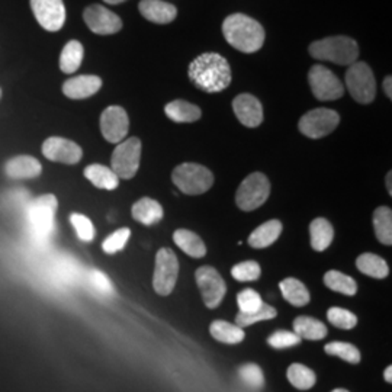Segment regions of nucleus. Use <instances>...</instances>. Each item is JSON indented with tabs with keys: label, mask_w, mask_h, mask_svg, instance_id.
Here are the masks:
<instances>
[{
	"label": "nucleus",
	"mask_w": 392,
	"mask_h": 392,
	"mask_svg": "<svg viewBox=\"0 0 392 392\" xmlns=\"http://www.w3.org/2000/svg\"><path fill=\"white\" fill-rule=\"evenodd\" d=\"M188 76L198 89L207 93H219L230 86L231 67L222 55L205 52L189 64Z\"/></svg>",
	"instance_id": "obj_1"
},
{
	"label": "nucleus",
	"mask_w": 392,
	"mask_h": 392,
	"mask_svg": "<svg viewBox=\"0 0 392 392\" xmlns=\"http://www.w3.org/2000/svg\"><path fill=\"white\" fill-rule=\"evenodd\" d=\"M222 34L227 42L246 54L259 51L265 44L263 26L244 13H233L222 22Z\"/></svg>",
	"instance_id": "obj_2"
},
{
	"label": "nucleus",
	"mask_w": 392,
	"mask_h": 392,
	"mask_svg": "<svg viewBox=\"0 0 392 392\" xmlns=\"http://www.w3.org/2000/svg\"><path fill=\"white\" fill-rule=\"evenodd\" d=\"M308 52L316 60L330 62L339 66H352L357 62L359 45L349 37L338 35L314 41L308 48Z\"/></svg>",
	"instance_id": "obj_3"
},
{
	"label": "nucleus",
	"mask_w": 392,
	"mask_h": 392,
	"mask_svg": "<svg viewBox=\"0 0 392 392\" xmlns=\"http://www.w3.org/2000/svg\"><path fill=\"white\" fill-rule=\"evenodd\" d=\"M57 205L59 204L54 195H41L26 204L28 227H30L35 243L44 244L51 237Z\"/></svg>",
	"instance_id": "obj_4"
},
{
	"label": "nucleus",
	"mask_w": 392,
	"mask_h": 392,
	"mask_svg": "<svg viewBox=\"0 0 392 392\" xmlns=\"http://www.w3.org/2000/svg\"><path fill=\"white\" fill-rule=\"evenodd\" d=\"M176 188L186 195H201L209 190L214 176L205 166L196 163H183L178 166L172 175Z\"/></svg>",
	"instance_id": "obj_5"
},
{
	"label": "nucleus",
	"mask_w": 392,
	"mask_h": 392,
	"mask_svg": "<svg viewBox=\"0 0 392 392\" xmlns=\"http://www.w3.org/2000/svg\"><path fill=\"white\" fill-rule=\"evenodd\" d=\"M346 86L352 98L363 105L374 102L376 96V80L372 69L363 62H356L346 71Z\"/></svg>",
	"instance_id": "obj_6"
},
{
	"label": "nucleus",
	"mask_w": 392,
	"mask_h": 392,
	"mask_svg": "<svg viewBox=\"0 0 392 392\" xmlns=\"http://www.w3.org/2000/svg\"><path fill=\"white\" fill-rule=\"evenodd\" d=\"M270 195L269 179L263 173H251L240 185L236 204L243 211H255L262 207Z\"/></svg>",
	"instance_id": "obj_7"
},
{
	"label": "nucleus",
	"mask_w": 392,
	"mask_h": 392,
	"mask_svg": "<svg viewBox=\"0 0 392 392\" xmlns=\"http://www.w3.org/2000/svg\"><path fill=\"white\" fill-rule=\"evenodd\" d=\"M142 160V142L137 137H131L121 142L114 150L110 158V169L120 179H132Z\"/></svg>",
	"instance_id": "obj_8"
},
{
	"label": "nucleus",
	"mask_w": 392,
	"mask_h": 392,
	"mask_svg": "<svg viewBox=\"0 0 392 392\" xmlns=\"http://www.w3.org/2000/svg\"><path fill=\"white\" fill-rule=\"evenodd\" d=\"M179 275V262L173 250L160 248L156 256L153 288L158 295L172 294Z\"/></svg>",
	"instance_id": "obj_9"
},
{
	"label": "nucleus",
	"mask_w": 392,
	"mask_h": 392,
	"mask_svg": "<svg viewBox=\"0 0 392 392\" xmlns=\"http://www.w3.org/2000/svg\"><path fill=\"white\" fill-rule=\"evenodd\" d=\"M339 122H340V115L338 112L327 108H317L302 115L298 127L305 137L318 139L331 134L335 128H338Z\"/></svg>",
	"instance_id": "obj_10"
},
{
	"label": "nucleus",
	"mask_w": 392,
	"mask_h": 392,
	"mask_svg": "<svg viewBox=\"0 0 392 392\" xmlns=\"http://www.w3.org/2000/svg\"><path fill=\"white\" fill-rule=\"evenodd\" d=\"M308 81L313 95L318 100H338L345 95L340 79L324 66H313L308 73Z\"/></svg>",
	"instance_id": "obj_11"
},
{
	"label": "nucleus",
	"mask_w": 392,
	"mask_h": 392,
	"mask_svg": "<svg viewBox=\"0 0 392 392\" xmlns=\"http://www.w3.org/2000/svg\"><path fill=\"white\" fill-rule=\"evenodd\" d=\"M196 284H198L204 302L208 308H217L226 296V282H224L218 270L211 266H202L196 270Z\"/></svg>",
	"instance_id": "obj_12"
},
{
	"label": "nucleus",
	"mask_w": 392,
	"mask_h": 392,
	"mask_svg": "<svg viewBox=\"0 0 392 392\" xmlns=\"http://www.w3.org/2000/svg\"><path fill=\"white\" fill-rule=\"evenodd\" d=\"M129 129V120L124 108L108 106L100 117V131L106 142L120 144Z\"/></svg>",
	"instance_id": "obj_13"
},
{
	"label": "nucleus",
	"mask_w": 392,
	"mask_h": 392,
	"mask_svg": "<svg viewBox=\"0 0 392 392\" xmlns=\"http://www.w3.org/2000/svg\"><path fill=\"white\" fill-rule=\"evenodd\" d=\"M33 12L44 30L60 31L66 22V8L63 0H31Z\"/></svg>",
	"instance_id": "obj_14"
},
{
	"label": "nucleus",
	"mask_w": 392,
	"mask_h": 392,
	"mask_svg": "<svg viewBox=\"0 0 392 392\" xmlns=\"http://www.w3.org/2000/svg\"><path fill=\"white\" fill-rule=\"evenodd\" d=\"M86 25L89 30L98 35H112L121 31L122 21L121 18L100 5H92L83 12Z\"/></svg>",
	"instance_id": "obj_15"
},
{
	"label": "nucleus",
	"mask_w": 392,
	"mask_h": 392,
	"mask_svg": "<svg viewBox=\"0 0 392 392\" xmlns=\"http://www.w3.org/2000/svg\"><path fill=\"white\" fill-rule=\"evenodd\" d=\"M42 154L51 161L76 164L81 160L83 151L76 143L70 142V139L62 137H51L47 138L42 144Z\"/></svg>",
	"instance_id": "obj_16"
},
{
	"label": "nucleus",
	"mask_w": 392,
	"mask_h": 392,
	"mask_svg": "<svg viewBox=\"0 0 392 392\" xmlns=\"http://www.w3.org/2000/svg\"><path fill=\"white\" fill-rule=\"evenodd\" d=\"M233 110L238 121L247 128H256L263 122V108L260 100L250 95L241 93L233 100Z\"/></svg>",
	"instance_id": "obj_17"
},
{
	"label": "nucleus",
	"mask_w": 392,
	"mask_h": 392,
	"mask_svg": "<svg viewBox=\"0 0 392 392\" xmlns=\"http://www.w3.org/2000/svg\"><path fill=\"white\" fill-rule=\"evenodd\" d=\"M102 88V80L98 76H77L63 85V93L70 99H86L93 96Z\"/></svg>",
	"instance_id": "obj_18"
},
{
	"label": "nucleus",
	"mask_w": 392,
	"mask_h": 392,
	"mask_svg": "<svg viewBox=\"0 0 392 392\" xmlns=\"http://www.w3.org/2000/svg\"><path fill=\"white\" fill-rule=\"evenodd\" d=\"M139 13L147 21L154 23H171L178 16V9L172 4L163 2V0H142L138 5Z\"/></svg>",
	"instance_id": "obj_19"
},
{
	"label": "nucleus",
	"mask_w": 392,
	"mask_h": 392,
	"mask_svg": "<svg viewBox=\"0 0 392 392\" xmlns=\"http://www.w3.org/2000/svg\"><path fill=\"white\" fill-rule=\"evenodd\" d=\"M41 163L31 156H18L5 164V173L11 179H34L41 175Z\"/></svg>",
	"instance_id": "obj_20"
},
{
	"label": "nucleus",
	"mask_w": 392,
	"mask_h": 392,
	"mask_svg": "<svg viewBox=\"0 0 392 392\" xmlns=\"http://www.w3.org/2000/svg\"><path fill=\"white\" fill-rule=\"evenodd\" d=\"M282 234V222L277 219H270L263 222L248 237V244L255 248H265L272 246L279 236Z\"/></svg>",
	"instance_id": "obj_21"
},
{
	"label": "nucleus",
	"mask_w": 392,
	"mask_h": 392,
	"mask_svg": "<svg viewBox=\"0 0 392 392\" xmlns=\"http://www.w3.org/2000/svg\"><path fill=\"white\" fill-rule=\"evenodd\" d=\"M86 179L99 189L114 190L120 185V178L114 173L110 167L102 164H91L85 169Z\"/></svg>",
	"instance_id": "obj_22"
},
{
	"label": "nucleus",
	"mask_w": 392,
	"mask_h": 392,
	"mask_svg": "<svg viewBox=\"0 0 392 392\" xmlns=\"http://www.w3.org/2000/svg\"><path fill=\"white\" fill-rule=\"evenodd\" d=\"M164 114L175 122H195L202 117L201 109L186 100H173L164 106Z\"/></svg>",
	"instance_id": "obj_23"
},
{
	"label": "nucleus",
	"mask_w": 392,
	"mask_h": 392,
	"mask_svg": "<svg viewBox=\"0 0 392 392\" xmlns=\"http://www.w3.org/2000/svg\"><path fill=\"white\" fill-rule=\"evenodd\" d=\"M173 240L183 253L193 259H200L207 255V247L201 237L189 230H178L173 234Z\"/></svg>",
	"instance_id": "obj_24"
},
{
	"label": "nucleus",
	"mask_w": 392,
	"mask_h": 392,
	"mask_svg": "<svg viewBox=\"0 0 392 392\" xmlns=\"http://www.w3.org/2000/svg\"><path fill=\"white\" fill-rule=\"evenodd\" d=\"M132 217L135 221L144 224V226H153V224L163 218V208L157 201L151 198H143L132 205Z\"/></svg>",
	"instance_id": "obj_25"
},
{
	"label": "nucleus",
	"mask_w": 392,
	"mask_h": 392,
	"mask_svg": "<svg viewBox=\"0 0 392 392\" xmlns=\"http://www.w3.org/2000/svg\"><path fill=\"white\" fill-rule=\"evenodd\" d=\"M294 333L302 340H321L327 335V327L313 317H298L294 320Z\"/></svg>",
	"instance_id": "obj_26"
},
{
	"label": "nucleus",
	"mask_w": 392,
	"mask_h": 392,
	"mask_svg": "<svg viewBox=\"0 0 392 392\" xmlns=\"http://www.w3.org/2000/svg\"><path fill=\"white\" fill-rule=\"evenodd\" d=\"M209 331L212 334V338L221 343H227V345H237L244 340V330L240 328L236 324L217 320L211 324Z\"/></svg>",
	"instance_id": "obj_27"
},
{
	"label": "nucleus",
	"mask_w": 392,
	"mask_h": 392,
	"mask_svg": "<svg viewBox=\"0 0 392 392\" xmlns=\"http://www.w3.org/2000/svg\"><path fill=\"white\" fill-rule=\"evenodd\" d=\"M284 298L294 306H304L310 302V292L305 285L295 277H287L285 281L279 285Z\"/></svg>",
	"instance_id": "obj_28"
},
{
	"label": "nucleus",
	"mask_w": 392,
	"mask_h": 392,
	"mask_svg": "<svg viewBox=\"0 0 392 392\" xmlns=\"http://www.w3.org/2000/svg\"><path fill=\"white\" fill-rule=\"evenodd\" d=\"M311 246L316 251H324L333 241L334 231L331 224L324 218H316L310 226Z\"/></svg>",
	"instance_id": "obj_29"
},
{
	"label": "nucleus",
	"mask_w": 392,
	"mask_h": 392,
	"mask_svg": "<svg viewBox=\"0 0 392 392\" xmlns=\"http://www.w3.org/2000/svg\"><path fill=\"white\" fill-rule=\"evenodd\" d=\"M83 45L79 41H70L64 45L60 55V69L66 74L74 73L83 62Z\"/></svg>",
	"instance_id": "obj_30"
},
{
	"label": "nucleus",
	"mask_w": 392,
	"mask_h": 392,
	"mask_svg": "<svg viewBox=\"0 0 392 392\" xmlns=\"http://www.w3.org/2000/svg\"><path fill=\"white\" fill-rule=\"evenodd\" d=\"M356 266L362 273H365L375 279H384L389 273L386 262L382 258L372 253L360 255L356 260Z\"/></svg>",
	"instance_id": "obj_31"
},
{
	"label": "nucleus",
	"mask_w": 392,
	"mask_h": 392,
	"mask_svg": "<svg viewBox=\"0 0 392 392\" xmlns=\"http://www.w3.org/2000/svg\"><path fill=\"white\" fill-rule=\"evenodd\" d=\"M324 284L328 289L334 292H340L343 295H354L357 291V285L354 279L350 276L339 272V270H330L324 275Z\"/></svg>",
	"instance_id": "obj_32"
},
{
	"label": "nucleus",
	"mask_w": 392,
	"mask_h": 392,
	"mask_svg": "<svg viewBox=\"0 0 392 392\" xmlns=\"http://www.w3.org/2000/svg\"><path fill=\"white\" fill-rule=\"evenodd\" d=\"M374 229L378 240L382 244L392 243V212L386 207H379L374 214Z\"/></svg>",
	"instance_id": "obj_33"
},
{
	"label": "nucleus",
	"mask_w": 392,
	"mask_h": 392,
	"mask_svg": "<svg viewBox=\"0 0 392 392\" xmlns=\"http://www.w3.org/2000/svg\"><path fill=\"white\" fill-rule=\"evenodd\" d=\"M288 379L295 388L302 391L313 388L317 381L316 374L310 368L301 365V363H294V365L289 367Z\"/></svg>",
	"instance_id": "obj_34"
},
{
	"label": "nucleus",
	"mask_w": 392,
	"mask_h": 392,
	"mask_svg": "<svg viewBox=\"0 0 392 392\" xmlns=\"http://www.w3.org/2000/svg\"><path fill=\"white\" fill-rule=\"evenodd\" d=\"M276 310L269 305V304H262V306L259 308L258 311H253V313H240L237 314L236 317V325H238L240 328L243 327H248V325H253L259 321H265V320H272L276 317Z\"/></svg>",
	"instance_id": "obj_35"
},
{
	"label": "nucleus",
	"mask_w": 392,
	"mask_h": 392,
	"mask_svg": "<svg viewBox=\"0 0 392 392\" xmlns=\"http://www.w3.org/2000/svg\"><path fill=\"white\" fill-rule=\"evenodd\" d=\"M231 275L238 282H253L258 281L262 275V269L259 266V263L253 262V260H247L243 263L236 265L231 269Z\"/></svg>",
	"instance_id": "obj_36"
},
{
	"label": "nucleus",
	"mask_w": 392,
	"mask_h": 392,
	"mask_svg": "<svg viewBox=\"0 0 392 392\" xmlns=\"http://www.w3.org/2000/svg\"><path fill=\"white\" fill-rule=\"evenodd\" d=\"M327 354H333L338 356L349 363H359L360 362V352L357 350V347H354L350 343H343V342H333L328 343L324 347Z\"/></svg>",
	"instance_id": "obj_37"
},
{
	"label": "nucleus",
	"mask_w": 392,
	"mask_h": 392,
	"mask_svg": "<svg viewBox=\"0 0 392 392\" xmlns=\"http://www.w3.org/2000/svg\"><path fill=\"white\" fill-rule=\"evenodd\" d=\"M327 318L328 321L338 328H343V330H350L353 327H356L357 324V318L353 313L345 310V308H339V306H333L327 311Z\"/></svg>",
	"instance_id": "obj_38"
},
{
	"label": "nucleus",
	"mask_w": 392,
	"mask_h": 392,
	"mask_svg": "<svg viewBox=\"0 0 392 392\" xmlns=\"http://www.w3.org/2000/svg\"><path fill=\"white\" fill-rule=\"evenodd\" d=\"M70 222H71V226L74 227V230L77 233V237L81 241L89 243V241H92L95 238V227H93L92 221L86 215L71 214Z\"/></svg>",
	"instance_id": "obj_39"
},
{
	"label": "nucleus",
	"mask_w": 392,
	"mask_h": 392,
	"mask_svg": "<svg viewBox=\"0 0 392 392\" xmlns=\"http://www.w3.org/2000/svg\"><path fill=\"white\" fill-rule=\"evenodd\" d=\"M129 236L131 231L128 229H120L115 233H112L102 244L103 251L108 255L118 253V251H121L125 247L127 241L129 240Z\"/></svg>",
	"instance_id": "obj_40"
},
{
	"label": "nucleus",
	"mask_w": 392,
	"mask_h": 392,
	"mask_svg": "<svg viewBox=\"0 0 392 392\" xmlns=\"http://www.w3.org/2000/svg\"><path fill=\"white\" fill-rule=\"evenodd\" d=\"M237 302H238V308L240 313H253L258 311L259 308L262 306L263 301L262 296L253 291V289H244L238 294L237 296Z\"/></svg>",
	"instance_id": "obj_41"
},
{
	"label": "nucleus",
	"mask_w": 392,
	"mask_h": 392,
	"mask_svg": "<svg viewBox=\"0 0 392 392\" xmlns=\"http://www.w3.org/2000/svg\"><path fill=\"white\" fill-rule=\"evenodd\" d=\"M238 374L243 382L251 388H262L265 384L263 372L255 363H246V365L240 368Z\"/></svg>",
	"instance_id": "obj_42"
},
{
	"label": "nucleus",
	"mask_w": 392,
	"mask_h": 392,
	"mask_svg": "<svg viewBox=\"0 0 392 392\" xmlns=\"http://www.w3.org/2000/svg\"><path fill=\"white\" fill-rule=\"evenodd\" d=\"M299 342H301V339L294 331H285V330L275 331L267 339V343L273 349H288V347L299 345Z\"/></svg>",
	"instance_id": "obj_43"
},
{
	"label": "nucleus",
	"mask_w": 392,
	"mask_h": 392,
	"mask_svg": "<svg viewBox=\"0 0 392 392\" xmlns=\"http://www.w3.org/2000/svg\"><path fill=\"white\" fill-rule=\"evenodd\" d=\"M89 282L93 287V289L98 291L102 295H112V294H114V287H112L108 276L103 275L99 270H92L89 273Z\"/></svg>",
	"instance_id": "obj_44"
},
{
	"label": "nucleus",
	"mask_w": 392,
	"mask_h": 392,
	"mask_svg": "<svg viewBox=\"0 0 392 392\" xmlns=\"http://www.w3.org/2000/svg\"><path fill=\"white\" fill-rule=\"evenodd\" d=\"M391 85H392V79H391V76H386L385 80H384V92H385V95L388 96V99H392V89H391Z\"/></svg>",
	"instance_id": "obj_45"
},
{
	"label": "nucleus",
	"mask_w": 392,
	"mask_h": 392,
	"mask_svg": "<svg viewBox=\"0 0 392 392\" xmlns=\"http://www.w3.org/2000/svg\"><path fill=\"white\" fill-rule=\"evenodd\" d=\"M392 367H388L386 368V371H385V374H384V376H385V381H388V382H392Z\"/></svg>",
	"instance_id": "obj_46"
},
{
	"label": "nucleus",
	"mask_w": 392,
	"mask_h": 392,
	"mask_svg": "<svg viewBox=\"0 0 392 392\" xmlns=\"http://www.w3.org/2000/svg\"><path fill=\"white\" fill-rule=\"evenodd\" d=\"M391 179H392V173L389 172V173L386 175V188H388V193H389V195L392 193V188H391Z\"/></svg>",
	"instance_id": "obj_47"
},
{
	"label": "nucleus",
	"mask_w": 392,
	"mask_h": 392,
	"mask_svg": "<svg viewBox=\"0 0 392 392\" xmlns=\"http://www.w3.org/2000/svg\"><path fill=\"white\" fill-rule=\"evenodd\" d=\"M103 2H106L109 5H120V4L125 2V0H103Z\"/></svg>",
	"instance_id": "obj_48"
},
{
	"label": "nucleus",
	"mask_w": 392,
	"mask_h": 392,
	"mask_svg": "<svg viewBox=\"0 0 392 392\" xmlns=\"http://www.w3.org/2000/svg\"><path fill=\"white\" fill-rule=\"evenodd\" d=\"M333 392H349V391H346V389H342V388H339V389H334Z\"/></svg>",
	"instance_id": "obj_49"
},
{
	"label": "nucleus",
	"mask_w": 392,
	"mask_h": 392,
	"mask_svg": "<svg viewBox=\"0 0 392 392\" xmlns=\"http://www.w3.org/2000/svg\"><path fill=\"white\" fill-rule=\"evenodd\" d=\"M0 98H2V89H0Z\"/></svg>",
	"instance_id": "obj_50"
}]
</instances>
